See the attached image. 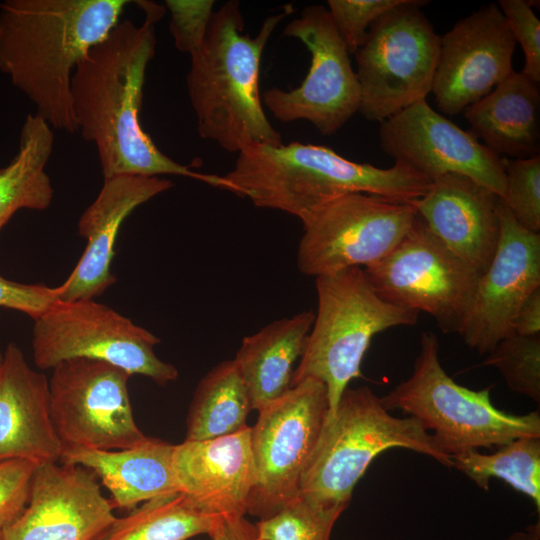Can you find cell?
Wrapping results in <instances>:
<instances>
[{"mask_svg": "<svg viewBox=\"0 0 540 540\" xmlns=\"http://www.w3.org/2000/svg\"><path fill=\"white\" fill-rule=\"evenodd\" d=\"M426 3L404 0L387 11L354 54L366 120L381 123L431 92L441 36L422 11Z\"/></svg>", "mask_w": 540, "mask_h": 540, "instance_id": "obj_8", "label": "cell"}, {"mask_svg": "<svg viewBox=\"0 0 540 540\" xmlns=\"http://www.w3.org/2000/svg\"><path fill=\"white\" fill-rule=\"evenodd\" d=\"M36 467L23 459L0 462V526L10 523L24 510Z\"/></svg>", "mask_w": 540, "mask_h": 540, "instance_id": "obj_36", "label": "cell"}, {"mask_svg": "<svg viewBox=\"0 0 540 540\" xmlns=\"http://www.w3.org/2000/svg\"><path fill=\"white\" fill-rule=\"evenodd\" d=\"M453 467L488 491L490 479L503 480L529 497L540 512V437H522L493 453L470 450L451 456Z\"/></svg>", "mask_w": 540, "mask_h": 540, "instance_id": "obj_29", "label": "cell"}, {"mask_svg": "<svg viewBox=\"0 0 540 540\" xmlns=\"http://www.w3.org/2000/svg\"><path fill=\"white\" fill-rule=\"evenodd\" d=\"M534 1L500 0L497 2L509 29L519 43L525 58L523 70L528 78L540 83V21L533 7Z\"/></svg>", "mask_w": 540, "mask_h": 540, "instance_id": "obj_35", "label": "cell"}, {"mask_svg": "<svg viewBox=\"0 0 540 540\" xmlns=\"http://www.w3.org/2000/svg\"><path fill=\"white\" fill-rule=\"evenodd\" d=\"M470 132L504 158L540 155V88L513 71L463 111Z\"/></svg>", "mask_w": 540, "mask_h": 540, "instance_id": "obj_24", "label": "cell"}, {"mask_svg": "<svg viewBox=\"0 0 540 540\" xmlns=\"http://www.w3.org/2000/svg\"><path fill=\"white\" fill-rule=\"evenodd\" d=\"M502 158L505 205L522 227L540 233V155Z\"/></svg>", "mask_w": 540, "mask_h": 540, "instance_id": "obj_32", "label": "cell"}, {"mask_svg": "<svg viewBox=\"0 0 540 540\" xmlns=\"http://www.w3.org/2000/svg\"><path fill=\"white\" fill-rule=\"evenodd\" d=\"M414 201L351 192L322 202L301 221L299 271L317 277L380 261L414 223Z\"/></svg>", "mask_w": 540, "mask_h": 540, "instance_id": "obj_10", "label": "cell"}, {"mask_svg": "<svg viewBox=\"0 0 540 540\" xmlns=\"http://www.w3.org/2000/svg\"><path fill=\"white\" fill-rule=\"evenodd\" d=\"M58 301L57 287L19 283L0 275V307L20 311L35 320Z\"/></svg>", "mask_w": 540, "mask_h": 540, "instance_id": "obj_37", "label": "cell"}, {"mask_svg": "<svg viewBox=\"0 0 540 540\" xmlns=\"http://www.w3.org/2000/svg\"><path fill=\"white\" fill-rule=\"evenodd\" d=\"M291 12L287 5L268 16L252 37L243 32L239 1H226L214 11L202 45L190 55L186 77L201 138L237 154L253 144H282L263 109L259 72L267 42Z\"/></svg>", "mask_w": 540, "mask_h": 540, "instance_id": "obj_3", "label": "cell"}, {"mask_svg": "<svg viewBox=\"0 0 540 540\" xmlns=\"http://www.w3.org/2000/svg\"><path fill=\"white\" fill-rule=\"evenodd\" d=\"M388 410L417 419L450 457L479 448L500 446L517 438L540 437V414L503 412L490 398V388L472 390L457 384L439 359V341L423 332L411 376L380 398Z\"/></svg>", "mask_w": 540, "mask_h": 540, "instance_id": "obj_7", "label": "cell"}, {"mask_svg": "<svg viewBox=\"0 0 540 540\" xmlns=\"http://www.w3.org/2000/svg\"><path fill=\"white\" fill-rule=\"evenodd\" d=\"M283 35L306 46L310 67L298 87L268 89L262 102L281 122L306 120L322 135L335 134L358 112L360 86L328 9L323 5L305 7L286 25Z\"/></svg>", "mask_w": 540, "mask_h": 540, "instance_id": "obj_14", "label": "cell"}, {"mask_svg": "<svg viewBox=\"0 0 540 540\" xmlns=\"http://www.w3.org/2000/svg\"><path fill=\"white\" fill-rule=\"evenodd\" d=\"M51 370L50 415L63 449L120 450L147 440L134 419L126 370L87 358Z\"/></svg>", "mask_w": 540, "mask_h": 540, "instance_id": "obj_13", "label": "cell"}, {"mask_svg": "<svg viewBox=\"0 0 540 540\" xmlns=\"http://www.w3.org/2000/svg\"><path fill=\"white\" fill-rule=\"evenodd\" d=\"M500 197L459 174H445L431 182L414 201L430 231L479 274L489 266L500 238Z\"/></svg>", "mask_w": 540, "mask_h": 540, "instance_id": "obj_21", "label": "cell"}, {"mask_svg": "<svg viewBox=\"0 0 540 540\" xmlns=\"http://www.w3.org/2000/svg\"><path fill=\"white\" fill-rule=\"evenodd\" d=\"M172 470L177 492L200 511L224 517L245 516L255 483L251 427L174 445Z\"/></svg>", "mask_w": 540, "mask_h": 540, "instance_id": "obj_19", "label": "cell"}, {"mask_svg": "<svg viewBox=\"0 0 540 540\" xmlns=\"http://www.w3.org/2000/svg\"><path fill=\"white\" fill-rule=\"evenodd\" d=\"M210 540H264L256 524L245 516L224 517L209 534Z\"/></svg>", "mask_w": 540, "mask_h": 540, "instance_id": "obj_39", "label": "cell"}, {"mask_svg": "<svg viewBox=\"0 0 540 540\" xmlns=\"http://www.w3.org/2000/svg\"><path fill=\"white\" fill-rule=\"evenodd\" d=\"M173 447L148 437L137 446L120 450L65 448L60 462L93 471L110 491L114 509L131 511L139 503L177 492L172 470Z\"/></svg>", "mask_w": 540, "mask_h": 540, "instance_id": "obj_23", "label": "cell"}, {"mask_svg": "<svg viewBox=\"0 0 540 540\" xmlns=\"http://www.w3.org/2000/svg\"><path fill=\"white\" fill-rule=\"evenodd\" d=\"M315 313L301 311L243 338L234 361L259 411L291 388L293 365L301 358Z\"/></svg>", "mask_w": 540, "mask_h": 540, "instance_id": "obj_25", "label": "cell"}, {"mask_svg": "<svg viewBox=\"0 0 540 540\" xmlns=\"http://www.w3.org/2000/svg\"><path fill=\"white\" fill-rule=\"evenodd\" d=\"M53 147V129L38 114H28L17 153L0 168V231L18 210L43 211L51 205L54 189L46 166Z\"/></svg>", "mask_w": 540, "mask_h": 540, "instance_id": "obj_26", "label": "cell"}, {"mask_svg": "<svg viewBox=\"0 0 540 540\" xmlns=\"http://www.w3.org/2000/svg\"><path fill=\"white\" fill-rule=\"evenodd\" d=\"M513 333L521 336L540 335V287L530 293L517 311Z\"/></svg>", "mask_w": 540, "mask_h": 540, "instance_id": "obj_38", "label": "cell"}, {"mask_svg": "<svg viewBox=\"0 0 540 540\" xmlns=\"http://www.w3.org/2000/svg\"><path fill=\"white\" fill-rule=\"evenodd\" d=\"M223 177L230 192L300 221L322 202L341 194L414 201L431 185L425 176L398 162L379 168L348 160L326 146L300 142L253 144L238 153L233 169Z\"/></svg>", "mask_w": 540, "mask_h": 540, "instance_id": "obj_4", "label": "cell"}, {"mask_svg": "<svg viewBox=\"0 0 540 540\" xmlns=\"http://www.w3.org/2000/svg\"><path fill=\"white\" fill-rule=\"evenodd\" d=\"M224 516L197 509L183 494L160 496L114 521L95 540H188L209 535Z\"/></svg>", "mask_w": 540, "mask_h": 540, "instance_id": "obj_28", "label": "cell"}, {"mask_svg": "<svg viewBox=\"0 0 540 540\" xmlns=\"http://www.w3.org/2000/svg\"><path fill=\"white\" fill-rule=\"evenodd\" d=\"M3 362H4V354L0 351V376H1V371L3 368Z\"/></svg>", "mask_w": 540, "mask_h": 540, "instance_id": "obj_41", "label": "cell"}, {"mask_svg": "<svg viewBox=\"0 0 540 540\" xmlns=\"http://www.w3.org/2000/svg\"><path fill=\"white\" fill-rule=\"evenodd\" d=\"M95 473L80 465H37L24 510L2 540H95L116 518Z\"/></svg>", "mask_w": 540, "mask_h": 540, "instance_id": "obj_18", "label": "cell"}, {"mask_svg": "<svg viewBox=\"0 0 540 540\" xmlns=\"http://www.w3.org/2000/svg\"><path fill=\"white\" fill-rule=\"evenodd\" d=\"M328 411L326 386L312 377L258 411L251 428L255 483L247 513L264 520L298 496Z\"/></svg>", "mask_w": 540, "mask_h": 540, "instance_id": "obj_11", "label": "cell"}, {"mask_svg": "<svg viewBox=\"0 0 540 540\" xmlns=\"http://www.w3.org/2000/svg\"><path fill=\"white\" fill-rule=\"evenodd\" d=\"M2 526H0V540H2Z\"/></svg>", "mask_w": 540, "mask_h": 540, "instance_id": "obj_42", "label": "cell"}, {"mask_svg": "<svg viewBox=\"0 0 540 540\" xmlns=\"http://www.w3.org/2000/svg\"><path fill=\"white\" fill-rule=\"evenodd\" d=\"M516 41L497 3L457 21L440 40L431 92L446 115L462 113L514 70Z\"/></svg>", "mask_w": 540, "mask_h": 540, "instance_id": "obj_16", "label": "cell"}, {"mask_svg": "<svg viewBox=\"0 0 540 540\" xmlns=\"http://www.w3.org/2000/svg\"><path fill=\"white\" fill-rule=\"evenodd\" d=\"M136 3L144 11L143 23L119 21L73 72L71 103L77 132L95 145L104 179L166 174L228 190L223 176L195 172L165 155L142 127L146 71L156 52L154 26L166 8L151 1Z\"/></svg>", "mask_w": 540, "mask_h": 540, "instance_id": "obj_1", "label": "cell"}, {"mask_svg": "<svg viewBox=\"0 0 540 540\" xmlns=\"http://www.w3.org/2000/svg\"><path fill=\"white\" fill-rule=\"evenodd\" d=\"M160 339L112 308L90 300L58 301L34 320L32 353L42 370L60 362L87 358L110 363L163 386L178 370L154 352Z\"/></svg>", "mask_w": 540, "mask_h": 540, "instance_id": "obj_9", "label": "cell"}, {"mask_svg": "<svg viewBox=\"0 0 540 540\" xmlns=\"http://www.w3.org/2000/svg\"><path fill=\"white\" fill-rule=\"evenodd\" d=\"M0 376V462L23 459L36 465L60 462L63 446L54 429L46 376L9 342Z\"/></svg>", "mask_w": 540, "mask_h": 540, "instance_id": "obj_22", "label": "cell"}, {"mask_svg": "<svg viewBox=\"0 0 540 540\" xmlns=\"http://www.w3.org/2000/svg\"><path fill=\"white\" fill-rule=\"evenodd\" d=\"M391 448L412 450L453 467L451 457L417 419L391 415L367 386L347 387L334 412L326 416L298 495L348 506L371 462Z\"/></svg>", "mask_w": 540, "mask_h": 540, "instance_id": "obj_5", "label": "cell"}, {"mask_svg": "<svg viewBox=\"0 0 540 540\" xmlns=\"http://www.w3.org/2000/svg\"><path fill=\"white\" fill-rule=\"evenodd\" d=\"M317 312L291 387L316 378L327 389L329 411L355 378L372 338L389 328L413 326L419 313L376 294L364 269L351 267L315 277Z\"/></svg>", "mask_w": 540, "mask_h": 540, "instance_id": "obj_6", "label": "cell"}, {"mask_svg": "<svg viewBox=\"0 0 540 540\" xmlns=\"http://www.w3.org/2000/svg\"><path fill=\"white\" fill-rule=\"evenodd\" d=\"M252 409L248 388L234 361L225 360L198 382L186 420L185 440H209L246 426Z\"/></svg>", "mask_w": 540, "mask_h": 540, "instance_id": "obj_27", "label": "cell"}, {"mask_svg": "<svg viewBox=\"0 0 540 540\" xmlns=\"http://www.w3.org/2000/svg\"><path fill=\"white\" fill-rule=\"evenodd\" d=\"M383 300L429 314L444 333H459L479 273L450 251L417 215L398 245L363 268Z\"/></svg>", "mask_w": 540, "mask_h": 540, "instance_id": "obj_12", "label": "cell"}, {"mask_svg": "<svg viewBox=\"0 0 540 540\" xmlns=\"http://www.w3.org/2000/svg\"><path fill=\"white\" fill-rule=\"evenodd\" d=\"M173 183L159 176L119 175L104 179L95 200L81 214L78 233L87 246L58 288L61 302L90 300L116 282L111 272L119 229L140 205L169 190Z\"/></svg>", "mask_w": 540, "mask_h": 540, "instance_id": "obj_20", "label": "cell"}, {"mask_svg": "<svg viewBox=\"0 0 540 540\" xmlns=\"http://www.w3.org/2000/svg\"><path fill=\"white\" fill-rule=\"evenodd\" d=\"M379 124L381 149L394 162L431 182L445 174L466 176L504 199L503 158L434 110L426 99Z\"/></svg>", "mask_w": 540, "mask_h": 540, "instance_id": "obj_15", "label": "cell"}, {"mask_svg": "<svg viewBox=\"0 0 540 540\" xmlns=\"http://www.w3.org/2000/svg\"><path fill=\"white\" fill-rule=\"evenodd\" d=\"M500 238L488 268L479 275L459 335L479 354H488L513 333L522 303L540 287V233L522 227L503 199L499 205Z\"/></svg>", "mask_w": 540, "mask_h": 540, "instance_id": "obj_17", "label": "cell"}, {"mask_svg": "<svg viewBox=\"0 0 540 540\" xmlns=\"http://www.w3.org/2000/svg\"><path fill=\"white\" fill-rule=\"evenodd\" d=\"M170 13L169 31L174 46L182 53L191 55L202 45L211 17L213 0H166Z\"/></svg>", "mask_w": 540, "mask_h": 540, "instance_id": "obj_34", "label": "cell"}, {"mask_svg": "<svg viewBox=\"0 0 540 540\" xmlns=\"http://www.w3.org/2000/svg\"><path fill=\"white\" fill-rule=\"evenodd\" d=\"M404 0H328L332 23L348 53L355 54L372 23Z\"/></svg>", "mask_w": 540, "mask_h": 540, "instance_id": "obj_33", "label": "cell"}, {"mask_svg": "<svg viewBox=\"0 0 540 540\" xmlns=\"http://www.w3.org/2000/svg\"><path fill=\"white\" fill-rule=\"evenodd\" d=\"M504 540H540V521L527 526L524 530L512 533Z\"/></svg>", "mask_w": 540, "mask_h": 540, "instance_id": "obj_40", "label": "cell"}, {"mask_svg": "<svg viewBox=\"0 0 540 540\" xmlns=\"http://www.w3.org/2000/svg\"><path fill=\"white\" fill-rule=\"evenodd\" d=\"M347 507L316 503L298 495L256 526L264 540H330L335 523Z\"/></svg>", "mask_w": 540, "mask_h": 540, "instance_id": "obj_30", "label": "cell"}, {"mask_svg": "<svg viewBox=\"0 0 540 540\" xmlns=\"http://www.w3.org/2000/svg\"><path fill=\"white\" fill-rule=\"evenodd\" d=\"M126 0H5L0 72L52 129L77 132L71 79L78 63L117 25Z\"/></svg>", "mask_w": 540, "mask_h": 540, "instance_id": "obj_2", "label": "cell"}, {"mask_svg": "<svg viewBox=\"0 0 540 540\" xmlns=\"http://www.w3.org/2000/svg\"><path fill=\"white\" fill-rule=\"evenodd\" d=\"M483 366L499 370L509 388L540 403V335L511 334L488 353Z\"/></svg>", "mask_w": 540, "mask_h": 540, "instance_id": "obj_31", "label": "cell"}]
</instances>
